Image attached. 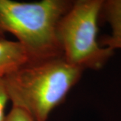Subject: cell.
I'll return each mask as SVG.
<instances>
[{
	"mask_svg": "<svg viewBox=\"0 0 121 121\" xmlns=\"http://www.w3.org/2000/svg\"><path fill=\"white\" fill-rule=\"evenodd\" d=\"M83 71L60 56L28 62L3 79L12 107L25 110L36 121H47Z\"/></svg>",
	"mask_w": 121,
	"mask_h": 121,
	"instance_id": "6da1fadb",
	"label": "cell"
},
{
	"mask_svg": "<svg viewBox=\"0 0 121 121\" xmlns=\"http://www.w3.org/2000/svg\"><path fill=\"white\" fill-rule=\"evenodd\" d=\"M72 2L0 0V39H4L8 33L13 35L25 48L29 62L63 56L57 27Z\"/></svg>",
	"mask_w": 121,
	"mask_h": 121,
	"instance_id": "7a4b0ae2",
	"label": "cell"
},
{
	"mask_svg": "<svg viewBox=\"0 0 121 121\" xmlns=\"http://www.w3.org/2000/svg\"><path fill=\"white\" fill-rule=\"evenodd\" d=\"M104 0L73 1L57 27L63 56L70 65L82 69L98 70L114 55L100 45L98 22Z\"/></svg>",
	"mask_w": 121,
	"mask_h": 121,
	"instance_id": "3957f363",
	"label": "cell"
},
{
	"mask_svg": "<svg viewBox=\"0 0 121 121\" xmlns=\"http://www.w3.org/2000/svg\"><path fill=\"white\" fill-rule=\"evenodd\" d=\"M99 19L108 23L111 30L99 40L100 45L112 51L121 49V0H104Z\"/></svg>",
	"mask_w": 121,
	"mask_h": 121,
	"instance_id": "277c9868",
	"label": "cell"
},
{
	"mask_svg": "<svg viewBox=\"0 0 121 121\" xmlns=\"http://www.w3.org/2000/svg\"><path fill=\"white\" fill-rule=\"evenodd\" d=\"M29 61L25 48L19 42L0 39V78H4Z\"/></svg>",
	"mask_w": 121,
	"mask_h": 121,
	"instance_id": "5b68a950",
	"label": "cell"
},
{
	"mask_svg": "<svg viewBox=\"0 0 121 121\" xmlns=\"http://www.w3.org/2000/svg\"><path fill=\"white\" fill-rule=\"evenodd\" d=\"M4 121H36L25 110L16 107H12L10 112L5 116Z\"/></svg>",
	"mask_w": 121,
	"mask_h": 121,
	"instance_id": "8992f818",
	"label": "cell"
},
{
	"mask_svg": "<svg viewBox=\"0 0 121 121\" xmlns=\"http://www.w3.org/2000/svg\"><path fill=\"white\" fill-rule=\"evenodd\" d=\"M9 100L7 90L3 78H0V121H4L5 118L4 110Z\"/></svg>",
	"mask_w": 121,
	"mask_h": 121,
	"instance_id": "52a82bcc",
	"label": "cell"
}]
</instances>
